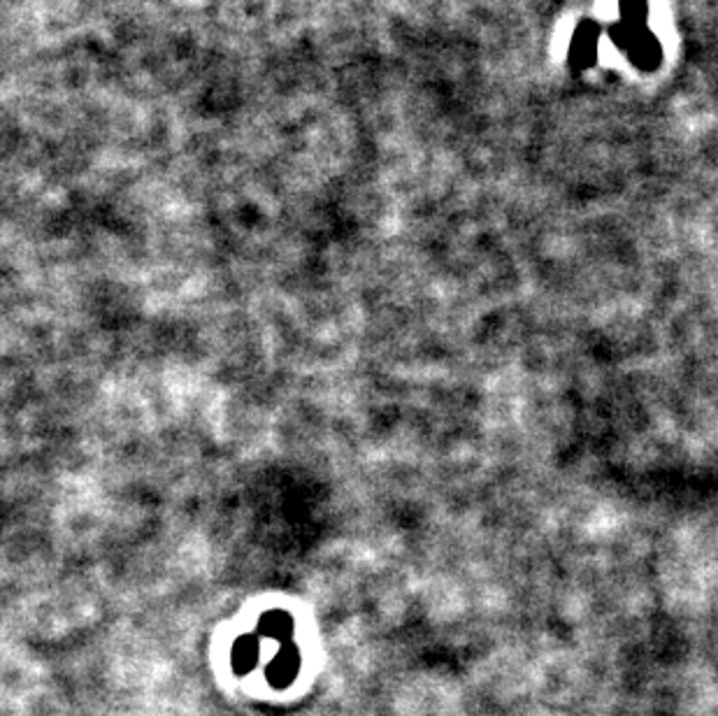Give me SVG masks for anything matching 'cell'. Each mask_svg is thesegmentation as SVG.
Returning a JSON list of instances; mask_svg holds the SVG:
<instances>
[{"label":"cell","instance_id":"obj_1","mask_svg":"<svg viewBox=\"0 0 718 716\" xmlns=\"http://www.w3.org/2000/svg\"><path fill=\"white\" fill-rule=\"evenodd\" d=\"M609 35L614 45L639 68H656V63L661 61V45L651 35V31L646 29V23L621 22L618 19L611 26Z\"/></svg>","mask_w":718,"mask_h":716},{"label":"cell","instance_id":"obj_6","mask_svg":"<svg viewBox=\"0 0 718 716\" xmlns=\"http://www.w3.org/2000/svg\"><path fill=\"white\" fill-rule=\"evenodd\" d=\"M621 10V22L646 23L649 19V3L646 0H618Z\"/></svg>","mask_w":718,"mask_h":716},{"label":"cell","instance_id":"obj_5","mask_svg":"<svg viewBox=\"0 0 718 716\" xmlns=\"http://www.w3.org/2000/svg\"><path fill=\"white\" fill-rule=\"evenodd\" d=\"M258 633L263 637H272L279 642H289L293 635V621L286 612H267L260 616Z\"/></svg>","mask_w":718,"mask_h":716},{"label":"cell","instance_id":"obj_2","mask_svg":"<svg viewBox=\"0 0 718 716\" xmlns=\"http://www.w3.org/2000/svg\"><path fill=\"white\" fill-rule=\"evenodd\" d=\"M598 38H600L598 23L593 22L579 23L577 33L572 38V49H570V61L574 68H589V65H593L595 57H598Z\"/></svg>","mask_w":718,"mask_h":716},{"label":"cell","instance_id":"obj_4","mask_svg":"<svg viewBox=\"0 0 718 716\" xmlns=\"http://www.w3.org/2000/svg\"><path fill=\"white\" fill-rule=\"evenodd\" d=\"M258 654H260V644L254 635H242L238 642L232 644L231 651V660H232V670L238 675H250L251 670L258 663Z\"/></svg>","mask_w":718,"mask_h":716},{"label":"cell","instance_id":"obj_3","mask_svg":"<svg viewBox=\"0 0 718 716\" xmlns=\"http://www.w3.org/2000/svg\"><path fill=\"white\" fill-rule=\"evenodd\" d=\"M298 668L300 656L295 644L291 640L289 642H282V651L277 654V659L267 665V682L275 688H286L293 682L295 675H298Z\"/></svg>","mask_w":718,"mask_h":716}]
</instances>
